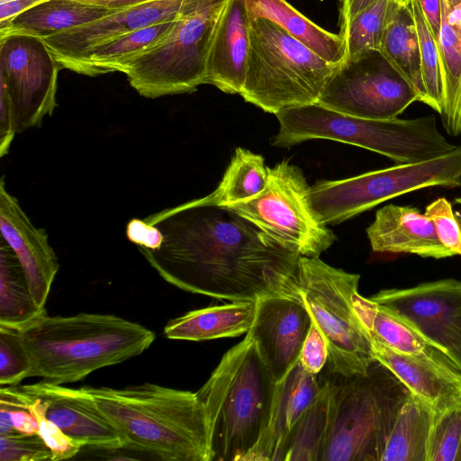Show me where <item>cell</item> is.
<instances>
[{
  "label": "cell",
  "instance_id": "1",
  "mask_svg": "<svg viewBox=\"0 0 461 461\" xmlns=\"http://www.w3.org/2000/svg\"><path fill=\"white\" fill-rule=\"evenodd\" d=\"M145 220L159 230L161 241L139 250L168 284L230 302L302 301L301 255L235 211L203 197Z\"/></svg>",
  "mask_w": 461,
  "mask_h": 461
},
{
  "label": "cell",
  "instance_id": "2",
  "mask_svg": "<svg viewBox=\"0 0 461 461\" xmlns=\"http://www.w3.org/2000/svg\"><path fill=\"white\" fill-rule=\"evenodd\" d=\"M84 388L124 447L167 461H211L208 420L196 393L150 383Z\"/></svg>",
  "mask_w": 461,
  "mask_h": 461
},
{
  "label": "cell",
  "instance_id": "3",
  "mask_svg": "<svg viewBox=\"0 0 461 461\" xmlns=\"http://www.w3.org/2000/svg\"><path fill=\"white\" fill-rule=\"evenodd\" d=\"M31 360L29 377L58 384L74 383L92 372L122 363L148 349L149 329L113 314H44L19 330Z\"/></svg>",
  "mask_w": 461,
  "mask_h": 461
},
{
  "label": "cell",
  "instance_id": "4",
  "mask_svg": "<svg viewBox=\"0 0 461 461\" xmlns=\"http://www.w3.org/2000/svg\"><path fill=\"white\" fill-rule=\"evenodd\" d=\"M276 385L246 333L196 392L208 420L211 461L245 460L268 426Z\"/></svg>",
  "mask_w": 461,
  "mask_h": 461
},
{
  "label": "cell",
  "instance_id": "5",
  "mask_svg": "<svg viewBox=\"0 0 461 461\" xmlns=\"http://www.w3.org/2000/svg\"><path fill=\"white\" fill-rule=\"evenodd\" d=\"M276 116L280 127L272 145L278 148L325 139L376 152L397 164H410L445 155L457 147L440 133L434 115L375 120L312 104L281 110Z\"/></svg>",
  "mask_w": 461,
  "mask_h": 461
},
{
  "label": "cell",
  "instance_id": "6",
  "mask_svg": "<svg viewBox=\"0 0 461 461\" xmlns=\"http://www.w3.org/2000/svg\"><path fill=\"white\" fill-rule=\"evenodd\" d=\"M375 362L365 375H334L321 461H381L407 387Z\"/></svg>",
  "mask_w": 461,
  "mask_h": 461
},
{
  "label": "cell",
  "instance_id": "7",
  "mask_svg": "<svg viewBox=\"0 0 461 461\" xmlns=\"http://www.w3.org/2000/svg\"><path fill=\"white\" fill-rule=\"evenodd\" d=\"M335 65L274 22L250 20L249 51L240 95L267 113L316 104Z\"/></svg>",
  "mask_w": 461,
  "mask_h": 461
},
{
  "label": "cell",
  "instance_id": "8",
  "mask_svg": "<svg viewBox=\"0 0 461 461\" xmlns=\"http://www.w3.org/2000/svg\"><path fill=\"white\" fill-rule=\"evenodd\" d=\"M359 278V275L333 267L319 257L299 258L301 300L325 338L328 367L333 375H365L376 362L368 331L355 305Z\"/></svg>",
  "mask_w": 461,
  "mask_h": 461
},
{
  "label": "cell",
  "instance_id": "9",
  "mask_svg": "<svg viewBox=\"0 0 461 461\" xmlns=\"http://www.w3.org/2000/svg\"><path fill=\"white\" fill-rule=\"evenodd\" d=\"M229 0H184L167 36L123 72L142 96L192 93L204 84L212 40Z\"/></svg>",
  "mask_w": 461,
  "mask_h": 461
},
{
  "label": "cell",
  "instance_id": "10",
  "mask_svg": "<svg viewBox=\"0 0 461 461\" xmlns=\"http://www.w3.org/2000/svg\"><path fill=\"white\" fill-rule=\"evenodd\" d=\"M430 186H461V146L422 162L396 164L346 179L318 181L310 188V201L322 223L336 224L383 202Z\"/></svg>",
  "mask_w": 461,
  "mask_h": 461
},
{
  "label": "cell",
  "instance_id": "11",
  "mask_svg": "<svg viewBox=\"0 0 461 461\" xmlns=\"http://www.w3.org/2000/svg\"><path fill=\"white\" fill-rule=\"evenodd\" d=\"M310 188L302 169L284 160L268 167L267 183L259 194L223 206L301 256L316 258L336 236L313 212Z\"/></svg>",
  "mask_w": 461,
  "mask_h": 461
},
{
  "label": "cell",
  "instance_id": "12",
  "mask_svg": "<svg viewBox=\"0 0 461 461\" xmlns=\"http://www.w3.org/2000/svg\"><path fill=\"white\" fill-rule=\"evenodd\" d=\"M419 96L379 50L346 57L336 64L316 104L366 119H393Z\"/></svg>",
  "mask_w": 461,
  "mask_h": 461
},
{
  "label": "cell",
  "instance_id": "13",
  "mask_svg": "<svg viewBox=\"0 0 461 461\" xmlns=\"http://www.w3.org/2000/svg\"><path fill=\"white\" fill-rule=\"evenodd\" d=\"M60 69L42 39L23 33L0 37V108L12 114L16 133L40 126L52 114Z\"/></svg>",
  "mask_w": 461,
  "mask_h": 461
},
{
  "label": "cell",
  "instance_id": "14",
  "mask_svg": "<svg viewBox=\"0 0 461 461\" xmlns=\"http://www.w3.org/2000/svg\"><path fill=\"white\" fill-rule=\"evenodd\" d=\"M370 298L405 321L461 371V281L386 289Z\"/></svg>",
  "mask_w": 461,
  "mask_h": 461
},
{
  "label": "cell",
  "instance_id": "15",
  "mask_svg": "<svg viewBox=\"0 0 461 461\" xmlns=\"http://www.w3.org/2000/svg\"><path fill=\"white\" fill-rule=\"evenodd\" d=\"M184 0H152L42 39L60 65L81 74L89 50L113 38L175 19Z\"/></svg>",
  "mask_w": 461,
  "mask_h": 461
},
{
  "label": "cell",
  "instance_id": "16",
  "mask_svg": "<svg viewBox=\"0 0 461 461\" xmlns=\"http://www.w3.org/2000/svg\"><path fill=\"white\" fill-rule=\"evenodd\" d=\"M253 324L247 332L277 383L299 360L312 319L302 301L267 297L256 302Z\"/></svg>",
  "mask_w": 461,
  "mask_h": 461
},
{
  "label": "cell",
  "instance_id": "17",
  "mask_svg": "<svg viewBox=\"0 0 461 461\" xmlns=\"http://www.w3.org/2000/svg\"><path fill=\"white\" fill-rule=\"evenodd\" d=\"M21 386L39 397L46 417L84 447L104 450L124 448L120 433L99 410L84 386L68 388L45 380Z\"/></svg>",
  "mask_w": 461,
  "mask_h": 461
},
{
  "label": "cell",
  "instance_id": "18",
  "mask_svg": "<svg viewBox=\"0 0 461 461\" xmlns=\"http://www.w3.org/2000/svg\"><path fill=\"white\" fill-rule=\"evenodd\" d=\"M0 230L23 269L35 302L45 308L59 270L58 258L45 230L32 224L16 198L7 192L4 177L0 182Z\"/></svg>",
  "mask_w": 461,
  "mask_h": 461
},
{
  "label": "cell",
  "instance_id": "19",
  "mask_svg": "<svg viewBox=\"0 0 461 461\" xmlns=\"http://www.w3.org/2000/svg\"><path fill=\"white\" fill-rule=\"evenodd\" d=\"M249 28L246 1L229 0L212 40L204 84L227 94H240L246 78Z\"/></svg>",
  "mask_w": 461,
  "mask_h": 461
},
{
  "label": "cell",
  "instance_id": "20",
  "mask_svg": "<svg viewBox=\"0 0 461 461\" xmlns=\"http://www.w3.org/2000/svg\"><path fill=\"white\" fill-rule=\"evenodd\" d=\"M321 384L298 360L276 383L267 428L244 461H280L294 424L318 397Z\"/></svg>",
  "mask_w": 461,
  "mask_h": 461
},
{
  "label": "cell",
  "instance_id": "21",
  "mask_svg": "<svg viewBox=\"0 0 461 461\" xmlns=\"http://www.w3.org/2000/svg\"><path fill=\"white\" fill-rule=\"evenodd\" d=\"M366 234L375 252L408 253L436 259L454 256L438 240L432 221L411 206L382 207Z\"/></svg>",
  "mask_w": 461,
  "mask_h": 461
},
{
  "label": "cell",
  "instance_id": "22",
  "mask_svg": "<svg viewBox=\"0 0 461 461\" xmlns=\"http://www.w3.org/2000/svg\"><path fill=\"white\" fill-rule=\"evenodd\" d=\"M369 337L375 361L388 369L435 412L461 402V377L397 352L370 334Z\"/></svg>",
  "mask_w": 461,
  "mask_h": 461
},
{
  "label": "cell",
  "instance_id": "23",
  "mask_svg": "<svg viewBox=\"0 0 461 461\" xmlns=\"http://www.w3.org/2000/svg\"><path fill=\"white\" fill-rule=\"evenodd\" d=\"M357 314L368 333L392 349L416 357L453 375L461 371L441 351L429 344L397 314L375 302L356 294Z\"/></svg>",
  "mask_w": 461,
  "mask_h": 461
},
{
  "label": "cell",
  "instance_id": "24",
  "mask_svg": "<svg viewBox=\"0 0 461 461\" xmlns=\"http://www.w3.org/2000/svg\"><path fill=\"white\" fill-rule=\"evenodd\" d=\"M256 302L240 301L190 311L170 320L164 328L169 339L203 341L237 337L251 328Z\"/></svg>",
  "mask_w": 461,
  "mask_h": 461
},
{
  "label": "cell",
  "instance_id": "25",
  "mask_svg": "<svg viewBox=\"0 0 461 461\" xmlns=\"http://www.w3.org/2000/svg\"><path fill=\"white\" fill-rule=\"evenodd\" d=\"M118 10L121 9L78 0H47L21 13L0 27V37L23 33L45 39L89 23Z\"/></svg>",
  "mask_w": 461,
  "mask_h": 461
},
{
  "label": "cell",
  "instance_id": "26",
  "mask_svg": "<svg viewBox=\"0 0 461 461\" xmlns=\"http://www.w3.org/2000/svg\"><path fill=\"white\" fill-rule=\"evenodd\" d=\"M249 21L267 18L300 41L328 62L336 65L346 57V43L339 34L315 24L285 0H245Z\"/></svg>",
  "mask_w": 461,
  "mask_h": 461
},
{
  "label": "cell",
  "instance_id": "27",
  "mask_svg": "<svg viewBox=\"0 0 461 461\" xmlns=\"http://www.w3.org/2000/svg\"><path fill=\"white\" fill-rule=\"evenodd\" d=\"M434 414L428 403L410 392L396 415L381 461H427Z\"/></svg>",
  "mask_w": 461,
  "mask_h": 461
},
{
  "label": "cell",
  "instance_id": "28",
  "mask_svg": "<svg viewBox=\"0 0 461 461\" xmlns=\"http://www.w3.org/2000/svg\"><path fill=\"white\" fill-rule=\"evenodd\" d=\"M176 18L140 28L95 46L87 54L81 75L96 77L123 72L130 62L167 36Z\"/></svg>",
  "mask_w": 461,
  "mask_h": 461
},
{
  "label": "cell",
  "instance_id": "29",
  "mask_svg": "<svg viewBox=\"0 0 461 461\" xmlns=\"http://www.w3.org/2000/svg\"><path fill=\"white\" fill-rule=\"evenodd\" d=\"M380 51L413 86L419 101L423 103L420 44L410 2L398 4L392 12Z\"/></svg>",
  "mask_w": 461,
  "mask_h": 461
},
{
  "label": "cell",
  "instance_id": "30",
  "mask_svg": "<svg viewBox=\"0 0 461 461\" xmlns=\"http://www.w3.org/2000/svg\"><path fill=\"white\" fill-rule=\"evenodd\" d=\"M47 314L35 302L23 269L12 248L0 241V325L21 330Z\"/></svg>",
  "mask_w": 461,
  "mask_h": 461
},
{
  "label": "cell",
  "instance_id": "31",
  "mask_svg": "<svg viewBox=\"0 0 461 461\" xmlns=\"http://www.w3.org/2000/svg\"><path fill=\"white\" fill-rule=\"evenodd\" d=\"M330 405V384L324 382L318 397L291 429L282 448L280 461H321L324 447Z\"/></svg>",
  "mask_w": 461,
  "mask_h": 461
},
{
  "label": "cell",
  "instance_id": "32",
  "mask_svg": "<svg viewBox=\"0 0 461 461\" xmlns=\"http://www.w3.org/2000/svg\"><path fill=\"white\" fill-rule=\"evenodd\" d=\"M437 43L444 87L442 123L450 135L456 136L461 118V28L442 15Z\"/></svg>",
  "mask_w": 461,
  "mask_h": 461
},
{
  "label": "cell",
  "instance_id": "33",
  "mask_svg": "<svg viewBox=\"0 0 461 461\" xmlns=\"http://www.w3.org/2000/svg\"><path fill=\"white\" fill-rule=\"evenodd\" d=\"M267 178L264 158L237 148L218 187L205 199L219 205L247 200L264 189Z\"/></svg>",
  "mask_w": 461,
  "mask_h": 461
},
{
  "label": "cell",
  "instance_id": "34",
  "mask_svg": "<svg viewBox=\"0 0 461 461\" xmlns=\"http://www.w3.org/2000/svg\"><path fill=\"white\" fill-rule=\"evenodd\" d=\"M397 5L393 0H376L340 25L339 34L346 43V57L380 51L386 25Z\"/></svg>",
  "mask_w": 461,
  "mask_h": 461
},
{
  "label": "cell",
  "instance_id": "35",
  "mask_svg": "<svg viewBox=\"0 0 461 461\" xmlns=\"http://www.w3.org/2000/svg\"><path fill=\"white\" fill-rule=\"evenodd\" d=\"M410 4L420 44L421 77L424 88L423 103L441 113L444 104V87L438 43L429 31L418 2L411 0Z\"/></svg>",
  "mask_w": 461,
  "mask_h": 461
},
{
  "label": "cell",
  "instance_id": "36",
  "mask_svg": "<svg viewBox=\"0 0 461 461\" xmlns=\"http://www.w3.org/2000/svg\"><path fill=\"white\" fill-rule=\"evenodd\" d=\"M461 445V402L434 414L427 461H456Z\"/></svg>",
  "mask_w": 461,
  "mask_h": 461
},
{
  "label": "cell",
  "instance_id": "37",
  "mask_svg": "<svg viewBox=\"0 0 461 461\" xmlns=\"http://www.w3.org/2000/svg\"><path fill=\"white\" fill-rule=\"evenodd\" d=\"M31 360L19 330L0 325V384L17 385L29 377Z\"/></svg>",
  "mask_w": 461,
  "mask_h": 461
},
{
  "label": "cell",
  "instance_id": "38",
  "mask_svg": "<svg viewBox=\"0 0 461 461\" xmlns=\"http://www.w3.org/2000/svg\"><path fill=\"white\" fill-rule=\"evenodd\" d=\"M424 214L432 221L437 236L454 256H461V225L451 203L444 197L430 203Z\"/></svg>",
  "mask_w": 461,
  "mask_h": 461
},
{
  "label": "cell",
  "instance_id": "39",
  "mask_svg": "<svg viewBox=\"0 0 461 461\" xmlns=\"http://www.w3.org/2000/svg\"><path fill=\"white\" fill-rule=\"evenodd\" d=\"M51 458V451L38 434L0 436L1 461H44Z\"/></svg>",
  "mask_w": 461,
  "mask_h": 461
},
{
  "label": "cell",
  "instance_id": "40",
  "mask_svg": "<svg viewBox=\"0 0 461 461\" xmlns=\"http://www.w3.org/2000/svg\"><path fill=\"white\" fill-rule=\"evenodd\" d=\"M328 357L329 351L325 338L312 322L301 350L299 361L308 372L317 375L327 364Z\"/></svg>",
  "mask_w": 461,
  "mask_h": 461
},
{
  "label": "cell",
  "instance_id": "41",
  "mask_svg": "<svg viewBox=\"0 0 461 461\" xmlns=\"http://www.w3.org/2000/svg\"><path fill=\"white\" fill-rule=\"evenodd\" d=\"M0 410L5 411L8 414L15 433L25 435L38 434L37 419L29 410L1 398Z\"/></svg>",
  "mask_w": 461,
  "mask_h": 461
},
{
  "label": "cell",
  "instance_id": "42",
  "mask_svg": "<svg viewBox=\"0 0 461 461\" xmlns=\"http://www.w3.org/2000/svg\"><path fill=\"white\" fill-rule=\"evenodd\" d=\"M426 19L429 31L438 41L442 24V0H416Z\"/></svg>",
  "mask_w": 461,
  "mask_h": 461
},
{
  "label": "cell",
  "instance_id": "43",
  "mask_svg": "<svg viewBox=\"0 0 461 461\" xmlns=\"http://www.w3.org/2000/svg\"><path fill=\"white\" fill-rule=\"evenodd\" d=\"M47 0H0V27L21 13Z\"/></svg>",
  "mask_w": 461,
  "mask_h": 461
},
{
  "label": "cell",
  "instance_id": "44",
  "mask_svg": "<svg viewBox=\"0 0 461 461\" xmlns=\"http://www.w3.org/2000/svg\"><path fill=\"white\" fill-rule=\"evenodd\" d=\"M376 0H340L339 26Z\"/></svg>",
  "mask_w": 461,
  "mask_h": 461
},
{
  "label": "cell",
  "instance_id": "45",
  "mask_svg": "<svg viewBox=\"0 0 461 461\" xmlns=\"http://www.w3.org/2000/svg\"><path fill=\"white\" fill-rule=\"evenodd\" d=\"M442 15L461 28V0H442Z\"/></svg>",
  "mask_w": 461,
  "mask_h": 461
},
{
  "label": "cell",
  "instance_id": "46",
  "mask_svg": "<svg viewBox=\"0 0 461 461\" xmlns=\"http://www.w3.org/2000/svg\"><path fill=\"white\" fill-rule=\"evenodd\" d=\"M149 1L152 0H100L94 5H104L108 8L123 9Z\"/></svg>",
  "mask_w": 461,
  "mask_h": 461
},
{
  "label": "cell",
  "instance_id": "47",
  "mask_svg": "<svg viewBox=\"0 0 461 461\" xmlns=\"http://www.w3.org/2000/svg\"><path fill=\"white\" fill-rule=\"evenodd\" d=\"M78 1H81V2H84V3H86V4H95V3H97L100 0H78Z\"/></svg>",
  "mask_w": 461,
  "mask_h": 461
},
{
  "label": "cell",
  "instance_id": "48",
  "mask_svg": "<svg viewBox=\"0 0 461 461\" xmlns=\"http://www.w3.org/2000/svg\"><path fill=\"white\" fill-rule=\"evenodd\" d=\"M393 1L399 5H403V4L409 3L411 0H393Z\"/></svg>",
  "mask_w": 461,
  "mask_h": 461
},
{
  "label": "cell",
  "instance_id": "49",
  "mask_svg": "<svg viewBox=\"0 0 461 461\" xmlns=\"http://www.w3.org/2000/svg\"><path fill=\"white\" fill-rule=\"evenodd\" d=\"M456 461H461V445L457 453Z\"/></svg>",
  "mask_w": 461,
  "mask_h": 461
},
{
  "label": "cell",
  "instance_id": "50",
  "mask_svg": "<svg viewBox=\"0 0 461 461\" xmlns=\"http://www.w3.org/2000/svg\"><path fill=\"white\" fill-rule=\"evenodd\" d=\"M455 202H456V203L461 204V197H457V198H456Z\"/></svg>",
  "mask_w": 461,
  "mask_h": 461
},
{
  "label": "cell",
  "instance_id": "51",
  "mask_svg": "<svg viewBox=\"0 0 461 461\" xmlns=\"http://www.w3.org/2000/svg\"><path fill=\"white\" fill-rule=\"evenodd\" d=\"M459 134L461 135V118H460V125H459Z\"/></svg>",
  "mask_w": 461,
  "mask_h": 461
}]
</instances>
